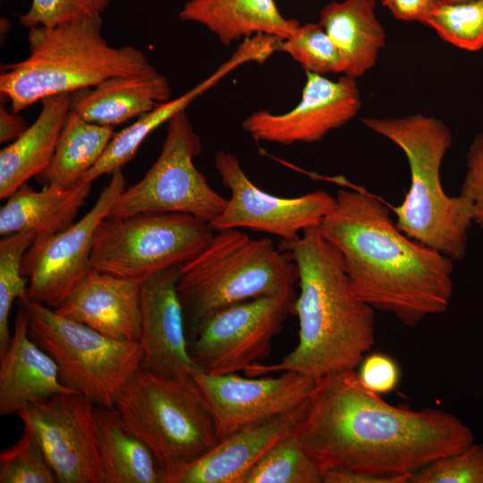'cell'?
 I'll use <instances>...</instances> for the list:
<instances>
[{
	"mask_svg": "<svg viewBox=\"0 0 483 483\" xmlns=\"http://www.w3.org/2000/svg\"><path fill=\"white\" fill-rule=\"evenodd\" d=\"M293 435L322 473L330 469L412 475L474 443L472 431L440 409L392 405L356 370L315 380Z\"/></svg>",
	"mask_w": 483,
	"mask_h": 483,
	"instance_id": "obj_1",
	"label": "cell"
},
{
	"mask_svg": "<svg viewBox=\"0 0 483 483\" xmlns=\"http://www.w3.org/2000/svg\"><path fill=\"white\" fill-rule=\"evenodd\" d=\"M318 228L341 253L355 294L374 309L413 327L448 309L454 261L402 233L369 192L338 190Z\"/></svg>",
	"mask_w": 483,
	"mask_h": 483,
	"instance_id": "obj_2",
	"label": "cell"
},
{
	"mask_svg": "<svg viewBox=\"0 0 483 483\" xmlns=\"http://www.w3.org/2000/svg\"><path fill=\"white\" fill-rule=\"evenodd\" d=\"M278 247L298 267L300 293L292 314L299 320V341L279 362L252 365L244 375L292 371L317 380L356 370L375 343V309L353 292L341 253L318 226Z\"/></svg>",
	"mask_w": 483,
	"mask_h": 483,
	"instance_id": "obj_3",
	"label": "cell"
},
{
	"mask_svg": "<svg viewBox=\"0 0 483 483\" xmlns=\"http://www.w3.org/2000/svg\"><path fill=\"white\" fill-rule=\"evenodd\" d=\"M101 30V15L29 29V55L1 66L0 92L11 110L20 113L47 97L72 94L111 78L157 72L143 52L108 45Z\"/></svg>",
	"mask_w": 483,
	"mask_h": 483,
	"instance_id": "obj_4",
	"label": "cell"
},
{
	"mask_svg": "<svg viewBox=\"0 0 483 483\" xmlns=\"http://www.w3.org/2000/svg\"><path fill=\"white\" fill-rule=\"evenodd\" d=\"M361 122L395 144L408 161L411 184L394 208L397 227L453 261L462 259L474 216L471 202L462 194L447 195L441 182L443 160L453 143L450 128L423 114L365 117Z\"/></svg>",
	"mask_w": 483,
	"mask_h": 483,
	"instance_id": "obj_5",
	"label": "cell"
},
{
	"mask_svg": "<svg viewBox=\"0 0 483 483\" xmlns=\"http://www.w3.org/2000/svg\"><path fill=\"white\" fill-rule=\"evenodd\" d=\"M298 281L295 261L271 239H253L239 229L216 231L179 271L177 291L188 342L219 310L293 291Z\"/></svg>",
	"mask_w": 483,
	"mask_h": 483,
	"instance_id": "obj_6",
	"label": "cell"
},
{
	"mask_svg": "<svg viewBox=\"0 0 483 483\" xmlns=\"http://www.w3.org/2000/svg\"><path fill=\"white\" fill-rule=\"evenodd\" d=\"M115 408L150 448L164 476L197 460L219 441L213 414L194 380L140 367L121 390Z\"/></svg>",
	"mask_w": 483,
	"mask_h": 483,
	"instance_id": "obj_7",
	"label": "cell"
},
{
	"mask_svg": "<svg viewBox=\"0 0 483 483\" xmlns=\"http://www.w3.org/2000/svg\"><path fill=\"white\" fill-rule=\"evenodd\" d=\"M30 338L55 360L62 383L96 406L115 408L118 395L142 361L140 342L116 340L69 319L27 296Z\"/></svg>",
	"mask_w": 483,
	"mask_h": 483,
	"instance_id": "obj_8",
	"label": "cell"
},
{
	"mask_svg": "<svg viewBox=\"0 0 483 483\" xmlns=\"http://www.w3.org/2000/svg\"><path fill=\"white\" fill-rule=\"evenodd\" d=\"M215 233L209 223L182 213L107 216L97 229L91 265L142 282L158 271L184 265L210 242Z\"/></svg>",
	"mask_w": 483,
	"mask_h": 483,
	"instance_id": "obj_9",
	"label": "cell"
},
{
	"mask_svg": "<svg viewBox=\"0 0 483 483\" xmlns=\"http://www.w3.org/2000/svg\"><path fill=\"white\" fill-rule=\"evenodd\" d=\"M201 140L185 111L166 123V135L157 160L135 184L126 187L108 216L145 212L182 213L211 224L227 199L211 188L193 160Z\"/></svg>",
	"mask_w": 483,
	"mask_h": 483,
	"instance_id": "obj_10",
	"label": "cell"
},
{
	"mask_svg": "<svg viewBox=\"0 0 483 483\" xmlns=\"http://www.w3.org/2000/svg\"><path fill=\"white\" fill-rule=\"evenodd\" d=\"M295 291L260 297L223 309L188 342L189 354L212 375L244 372L266 360L272 343L292 314Z\"/></svg>",
	"mask_w": 483,
	"mask_h": 483,
	"instance_id": "obj_11",
	"label": "cell"
},
{
	"mask_svg": "<svg viewBox=\"0 0 483 483\" xmlns=\"http://www.w3.org/2000/svg\"><path fill=\"white\" fill-rule=\"evenodd\" d=\"M126 188L122 169L111 174L91 209L71 227L36 236L21 262L28 279L27 297L55 309L93 267L91 252L97 229Z\"/></svg>",
	"mask_w": 483,
	"mask_h": 483,
	"instance_id": "obj_12",
	"label": "cell"
},
{
	"mask_svg": "<svg viewBox=\"0 0 483 483\" xmlns=\"http://www.w3.org/2000/svg\"><path fill=\"white\" fill-rule=\"evenodd\" d=\"M17 416L36 436L59 483H105L96 405L88 397L59 394Z\"/></svg>",
	"mask_w": 483,
	"mask_h": 483,
	"instance_id": "obj_13",
	"label": "cell"
},
{
	"mask_svg": "<svg viewBox=\"0 0 483 483\" xmlns=\"http://www.w3.org/2000/svg\"><path fill=\"white\" fill-rule=\"evenodd\" d=\"M215 165L222 183L230 191L223 212L210 225L215 231L240 229L261 232L291 241L304 230L318 226L335 203L326 191L284 198L259 189L250 181L238 158L218 151Z\"/></svg>",
	"mask_w": 483,
	"mask_h": 483,
	"instance_id": "obj_14",
	"label": "cell"
},
{
	"mask_svg": "<svg viewBox=\"0 0 483 483\" xmlns=\"http://www.w3.org/2000/svg\"><path fill=\"white\" fill-rule=\"evenodd\" d=\"M192 378L213 414L219 440L297 409L308 401L315 386L313 378L292 371L244 377L198 369Z\"/></svg>",
	"mask_w": 483,
	"mask_h": 483,
	"instance_id": "obj_15",
	"label": "cell"
},
{
	"mask_svg": "<svg viewBox=\"0 0 483 483\" xmlns=\"http://www.w3.org/2000/svg\"><path fill=\"white\" fill-rule=\"evenodd\" d=\"M361 106L356 79L343 75L335 80L306 72L301 100L292 110L256 111L245 118L242 128L258 142L316 143L352 120Z\"/></svg>",
	"mask_w": 483,
	"mask_h": 483,
	"instance_id": "obj_16",
	"label": "cell"
},
{
	"mask_svg": "<svg viewBox=\"0 0 483 483\" xmlns=\"http://www.w3.org/2000/svg\"><path fill=\"white\" fill-rule=\"evenodd\" d=\"M180 268L158 271L141 282L140 367L193 381V373L199 368L189 354L184 313L177 291Z\"/></svg>",
	"mask_w": 483,
	"mask_h": 483,
	"instance_id": "obj_17",
	"label": "cell"
},
{
	"mask_svg": "<svg viewBox=\"0 0 483 483\" xmlns=\"http://www.w3.org/2000/svg\"><path fill=\"white\" fill-rule=\"evenodd\" d=\"M55 310L108 337L140 342L141 282L92 268Z\"/></svg>",
	"mask_w": 483,
	"mask_h": 483,
	"instance_id": "obj_18",
	"label": "cell"
},
{
	"mask_svg": "<svg viewBox=\"0 0 483 483\" xmlns=\"http://www.w3.org/2000/svg\"><path fill=\"white\" fill-rule=\"evenodd\" d=\"M307 402L219 440L197 460L166 473L163 483H240L243 475L272 445L293 432Z\"/></svg>",
	"mask_w": 483,
	"mask_h": 483,
	"instance_id": "obj_19",
	"label": "cell"
},
{
	"mask_svg": "<svg viewBox=\"0 0 483 483\" xmlns=\"http://www.w3.org/2000/svg\"><path fill=\"white\" fill-rule=\"evenodd\" d=\"M29 321L19 305L8 347L0 354V416L17 415L38 402L76 392L62 383L55 360L30 338Z\"/></svg>",
	"mask_w": 483,
	"mask_h": 483,
	"instance_id": "obj_20",
	"label": "cell"
},
{
	"mask_svg": "<svg viewBox=\"0 0 483 483\" xmlns=\"http://www.w3.org/2000/svg\"><path fill=\"white\" fill-rule=\"evenodd\" d=\"M260 57L258 47L250 41H243L232 56L223 63L212 74L199 84L153 110L139 116L129 126L114 133L97 163L83 176L81 181L93 182L104 174L122 169L136 156L147 137L164 123L185 109L199 96L216 85L238 67L257 63Z\"/></svg>",
	"mask_w": 483,
	"mask_h": 483,
	"instance_id": "obj_21",
	"label": "cell"
},
{
	"mask_svg": "<svg viewBox=\"0 0 483 483\" xmlns=\"http://www.w3.org/2000/svg\"><path fill=\"white\" fill-rule=\"evenodd\" d=\"M72 94L50 96L34 123L0 151V198L7 199L48 167L72 109Z\"/></svg>",
	"mask_w": 483,
	"mask_h": 483,
	"instance_id": "obj_22",
	"label": "cell"
},
{
	"mask_svg": "<svg viewBox=\"0 0 483 483\" xmlns=\"http://www.w3.org/2000/svg\"><path fill=\"white\" fill-rule=\"evenodd\" d=\"M179 18L204 26L225 47L260 34L284 39L300 24L283 15L275 0H189Z\"/></svg>",
	"mask_w": 483,
	"mask_h": 483,
	"instance_id": "obj_23",
	"label": "cell"
},
{
	"mask_svg": "<svg viewBox=\"0 0 483 483\" xmlns=\"http://www.w3.org/2000/svg\"><path fill=\"white\" fill-rule=\"evenodd\" d=\"M170 97V82L158 72L114 77L72 93V110L90 123L114 127L153 110Z\"/></svg>",
	"mask_w": 483,
	"mask_h": 483,
	"instance_id": "obj_24",
	"label": "cell"
},
{
	"mask_svg": "<svg viewBox=\"0 0 483 483\" xmlns=\"http://www.w3.org/2000/svg\"><path fill=\"white\" fill-rule=\"evenodd\" d=\"M91 187L92 182L80 181L69 188L47 185L36 191L24 183L1 208V235L21 232L50 235L71 227Z\"/></svg>",
	"mask_w": 483,
	"mask_h": 483,
	"instance_id": "obj_25",
	"label": "cell"
},
{
	"mask_svg": "<svg viewBox=\"0 0 483 483\" xmlns=\"http://www.w3.org/2000/svg\"><path fill=\"white\" fill-rule=\"evenodd\" d=\"M318 23L340 52L343 75L364 76L376 64L386 46V31L376 13L375 0H342L326 4Z\"/></svg>",
	"mask_w": 483,
	"mask_h": 483,
	"instance_id": "obj_26",
	"label": "cell"
},
{
	"mask_svg": "<svg viewBox=\"0 0 483 483\" xmlns=\"http://www.w3.org/2000/svg\"><path fill=\"white\" fill-rule=\"evenodd\" d=\"M105 483H163L164 471L147 444L116 408L96 406Z\"/></svg>",
	"mask_w": 483,
	"mask_h": 483,
	"instance_id": "obj_27",
	"label": "cell"
},
{
	"mask_svg": "<svg viewBox=\"0 0 483 483\" xmlns=\"http://www.w3.org/2000/svg\"><path fill=\"white\" fill-rule=\"evenodd\" d=\"M114 134L113 127L90 123L71 109L53 158L38 180L44 186L75 185L97 163Z\"/></svg>",
	"mask_w": 483,
	"mask_h": 483,
	"instance_id": "obj_28",
	"label": "cell"
},
{
	"mask_svg": "<svg viewBox=\"0 0 483 483\" xmlns=\"http://www.w3.org/2000/svg\"><path fill=\"white\" fill-rule=\"evenodd\" d=\"M240 483H322V470L292 432L272 445Z\"/></svg>",
	"mask_w": 483,
	"mask_h": 483,
	"instance_id": "obj_29",
	"label": "cell"
},
{
	"mask_svg": "<svg viewBox=\"0 0 483 483\" xmlns=\"http://www.w3.org/2000/svg\"><path fill=\"white\" fill-rule=\"evenodd\" d=\"M420 23L462 50L483 48V0L450 4L441 1Z\"/></svg>",
	"mask_w": 483,
	"mask_h": 483,
	"instance_id": "obj_30",
	"label": "cell"
},
{
	"mask_svg": "<svg viewBox=\"0 0 483 483\" xmlns=\"http://www.w3.org/2000/svg\"><path fill=\"white\" fill-rule=\"evenodd\" d=\"M35 237L31 232H21L4 236L0 242V354L12 337L9 317L13 304L27 296L29 282L21 274V262Z\"/></svg>",
	"mask_w": 483,
	"mask_h": 483,
	"instance_id": "obj_31",
	"label": "cell"
},
{
	"mask_svg": "<svg viewBox=\"0 0 483 483\" xmlns=\"http://www.w3.org/2000/svg\"><path fill=\"white\" fill-rule=\"evenodd\" d=\"M279 51L288 54L306 72L325 76L344 72L340 52L318 22L300 23L290 37L281 40Z\"/></svg>",
	"mask_w": 483,
	"mask_h": 483,
	"instance_id": "obj_32",
	"label": "cell"
},
{
	"mask_svg": "<svg viewBox=\"0 0 483 483\" xmlns=\"http://www.w3.org/2000/svg\"><path fill=\"white\" fill-rule=\"evenodd\" d=\"M34 433L23 426L19 440L0 453V483H57Z\"/></svg>",
	"mask_w": 483,
	"mask_h": 483,
	"instance_id": "obj_33",
	"label": "cell"
},
{
	"mask_svg": "<svg viewBox=\"0 0 483 483\" xmlns=\"http://www.w3.org/2000/svg\"><path fill=\"white\" fill-rule=\"evenodd\" d=\"M409 483H483V445L440 458L411 476Z\"/></svg>",
	"mask_w": 483,
	"mask_h": 483,
	"instance_id": "obj_34",
	"label": "cell"
},
{
	"mask_svg": "<svg viewBox=\"0 0 483 483\" xmlns=\"http://www.w3.org/2000/svg\"><path fill=\"white\" fill-rule=\"evenodd\" d=\"M110 0H31L29 10L20 16L22 26L54 27L86 17L101 15Z\"/></svg>",
	"mask_w": 483,
	"mask_h": 483,
	"instance_id": "obj_35",
	"label": "cell"
},
{
	"mask_svg": "<svg viewBox=\"0 0 483 483\" xmlns=\"http://www.w3.org/2000/svg\"><path fill=\"white\" fill-rule=\"evenodd\" d=\"M358 369L356 372L360 383L380 395L393 392L400 382L399 365L385 353L373 352L365 356Z\"/></svg>",
	"mask_w": 483,
	"mask_h": 483,
	"instance_id": "obj_36",
	"label": "cell"
},
{
	"mask_svg": "<svg viewBox=\"0 0 483 483\" xmlns=\"http://www.w3.org/2000/svg\"><path fill=\"white\" fill-rule=\"evenodd\" d=\"M460 194L471 202L474 223L483 228V128L469 147Z\"/></svg>",
	"mask_w": 483,
	"mask_h": 483,
	"instance_id": "obj_37",
	"label": "cell"
},
{
	"mask_svg": "<svg viewBox=\"0 0 483 483\" xmlns=\"http://www.w3.org/2000/svg\"><path fill=\"white\" fill-rule=\"evenodd\" d=\"M411 475L379 474L360 470L330 469L322 473V483H409Z\"/></svg>",
	"mask_w": 483,
	"mask_h": 483,
	"instance_id": "obj_38",
	"label": "cell"
},
{
	"mask_svg": "<svg viewBox=\"0 0 483 483\" xmlns=\"http://www.w3.org/2000/svg\"><path fill=\"white\" fill-rule=\"evenodd\" d=\"M441 0H382L394 19L402 21H419L427 16Z\"/></svg>",
	"mask_w": 483,
	"mask_h": 483,
	"instance_id": "obj_39",
	"label": "cell"
},
{
	"mask_svg": "<svg viewBox=\"0 0 483 483\" xmlns=\"http://www.w3.org/2000/svg\"><path fill=\"white\" fill-rule=\"evenodd\" d=\"M29 127L26 120L19 113L9 112L3 104L0 106V142H12L19 138Z\"/></svg>",
	"mask_w": 483,
	"mask_h": 483,
	"instance_id": "obj_40",
	"label": "cell"
},
{
	"mask_svg": "<svg viewBox=\"0 0 483 483\" xmlns=\"http://www.w3.org/2000/svg\"><path fill=\"white\" fill-rule=\"evenodd\" d=\"M441 1L445 2V3H450V4H457V3L470 2L474 0H441Z\"/></svg>",
	"mask_w": 483,
	"mask_h": 483,
	"instance_id": "obj_41",
	"label": "cell"
}]
</instances>
